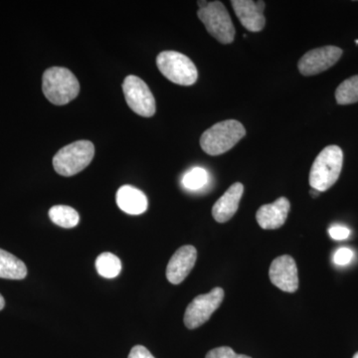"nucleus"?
<instances>
[{
  "mask_svg": "<svg viewBox=\"0 0 358 358\" xmlns=\"http://www.w3.org/2000/svg\"><path fill=\"white\" fill-rule=\"evenodd\" d=\"M343 49L324 46L307 52L299 61V71L303 76H313L333 67L343 56Z\"/></svg>",
  "mask_w": 358,
  "mask_h": 358,
  "instance_id": "9",
  "label": "nucleus"
},
{
  "mask_svg": "<svg viewBox=\"0 0 358 358\" xmlns=\"http://www.w3.org/2000/svg\"><path fill=\"white\" fill-rule=\"evenodd\" d=\"M96 268L99 275L106 279H114L121 273V260L114 254L106 252L96 258Z\"/></svg>",
  "mask_w": 358,
  "mask_h": 358,
  "instance_id": "18",
  "label": "nucleus"
},
{
  "mask_svg": "<svg viewBox=\"0 0 358 358\" xmlns=\"http://www.w3.org/2000/svg\"><path fill=\"white\" fill-rule=\"evenodd\" d=\"M4 306H6V301H4L3 296L0 294V310H3Z\"/></svg>",
  "mask_w": 358,
  "mask_h": 358,
  "instance_id": "25",
  "label": "nucleus"
},
{
  "mask_svg": "<svg viewBox=\"0 0 358 358\" xmlns=\"http://www.w3.org/2000/svg\"><path fill=\"white\" fill-rule=\"evenodd\" d=\"M95 155V147L89 141L70 143L54 155L53 167L60 176H73L81 173L91 164Z\"/></svg>",
  "mask_w": 358,
  "mask_h": 358,
  "instance_id": "5",
  "label": "nucleus"
},
{
  "mask_svg": "<svg viewBox=\"0 0 358 358\" xmlns=\"http://www.w3.org/2000/svg\"><path fill=\"white\" fill-rule=\"evenodd\" d=\"M128 358H155L148 350L143 345H136L131 348Z\"/></svg>",
  "mask_w": 358,
  "mask_h": 358,
  "instance_id": "24",
  "label": "nucleus"
},
{
  "mask_svg": "<svg viewBox=\"0 0 358 358\" xmlns=\"http://www.w3.org/2000/svg\"><path fill=\"white\" fill-rule=\"evenodd\" d=\"M197 259V251L192 245L179 248L169 260L166 268V278L169 282L178 285L185 281L192 272Z\"/></svg>",
  "mask_w": 358,
  "mask_h": 358,
  "instance_id": "11",
  "label": "nucleus"
},
{
  "mask_svg": "<svg viewBox=\"0 0 358 358\" xmlns=\"http://www.w3.org/2000/svg\"><path fill=\"white\" fill-rule=\"evenodd\" d=\"M52 222L63 228L76 227L80 222L79 213L67 205H56L49 210Z\"/></svg>",
  "mask_w": 358,
  "mask_h": 358,
  "instance_id": "17",
  "label": "nucleus"
},
{
  "mask_svg": "<svg viewBox=\"0 0 358 358\" xmlns=\"http://www.w3.org/2000/svg\"><path fill=\"white\" fill-rule=\"evenodd\" d=\"M233 9L241 24L251 32L262 31L266 20L264 16L265 2L252 0H232Z\"/></svg>",
  "mask_w": 358,
  "mask_h": 358,
  "instance_id": "12",
  "label": "nucleus"
},
{
  "mask_svg": "<svg viewBox=\"0 0 358 358\" xmlns=\"http://www.w3.org/2000/svg\"><path fill=\"white\" fill-rule=\"evenodd\" d=\"M27 275V268L20 259L9 252L0 249V278L23 280Z\"/></svg>",
  "mask_w": 358,
  "mask_h": 358,
  "instance_id": "16",
  "label": "nucleus"
},
{
  "mask_svg": "<svg viewBox=\"0 0 358 358\" xmlns=\"http://www.w3.org/2000/svg\"><path fill=\"white\" fill-rule=\"evenodd\" d=\"M208 181L209 174L206 169H202V167H194L183 176L181 182L185 189L195 192V190L203 188Z\"/></svg>",
  "mask_w": 358,
  "mask_h": 358,
  "instance_id": "20",
  "label": "nucleus"
},
{
  "mask_svg": "<svg viewBox=\"0 0 358 358\" xmlns=\"http://www.w3.org/2000/svg\"><path fill=\"white\" fill-rule=\"evenodd\" d=\"M117 204L129 215H140L147 211L148 202L145 193L131 185H124L117 190Z\"/></svg>",
  "mask_w": 358,
  "mask_h": 358,
  "instance_id": "15",
  "label": "nucleus"
},
{
  "mask_svg": "<svg viewBox=\"0 0 358 358\" xmlns=\"http://www.w3.org/2000/svg\"><path fill=\"white\" fill-rule=\"evenodd\" d=\"M353 358H358V352L355 353V357Z\"/></svg>",
  "mask_w": 358,
  "mask_h": 358,
  "instance_id": "27",
  "label": "nucleus"
},
{
  "mask_svg": "<svg viewBox=\"0 0 358 358\" xmlns=\"http://www.w3.org/2000/svg\"><path fill=\"white\" fill-rule=\"evenodd\" d=\"M343 152L338 145L324 148L313 162L310 185L320 192H327L338 181L343 169Z\"/></svg>",
  "mask_w": 358,
  "mask_h": 358,
  "instance_id": "2",
  "label": "nucleus"
},
{
  "mask_svg": "<svg viewBox=\"0 0 358 358\" xmlns=\"http://www.w3.org/2000/svg\"><path fill=\"white\" fill-rule=\"evenodd\" d=\"M157 65L166 79L180 86H192L199 79L196 66L187 56L179 52H162L157 56Z\"/></svg>",
  "mask_w": 358,
  "mask_h": 358,
  "instance_id": "6",
  "label": "nucleus"
},
{
  "mask_svg": "<svg viewBox=\"0 0 358 358\" xmlns=\"http://www.w3.org/2000/svg\"><path fill=\"white\" fill-rule=\"evenodd\" d=\"M205 358H252L248 355H237L234 350L228 346H221V348H214L207 353Z\"/></svg>",
  "mask_w": 358,
  "mask_h": 358,
  "instance_id": "21",
  "label": "nucleus"
},
{
  "mask_svg": "<svg viewBox=\"0 0 358 358\" xmlns=\"http://www.w3.org/2000/svg\"><path fill=\"white\" fill-rule=\"evenodd\" d=\"M338 105H350L358 102V75L346 79L336 91Z\"/></svg>",
  "mask_w": 358,
  "mask_h": 358,
  "instance_id": "19",
  "label": "nucleus"
},
{
  "mask_svg": "<svg viewBox=\"0 0 358 358\" xmlns=\"http://www.w3.org/2000/svg\"><path fill=\"white\" fill-rule=\"evenodd\" d=\"M291 204L286 197H280L275 202L265 204L257 211L256 219L261 228L266 230L279 229L288 218Z\"/></svg>",
  "mask_w": 358,
  "mask_h": 358,
  "instance_id": "13",
  "label": "nucleus"
},
{
  "mask_svg": "<svg viewBox=\"0 0 358 358\" xmlns=\"http://www.w3.org/2000/svg\"><path fill=\"white\" fill-rule=\"evenodd\" d=\"M224 289L215 288L208 294H199L188 305L185 313V324L195 329L205 324L222 303Z\"/></svg>",
  "mask_w": 358,
  "mask_h": 358,
  "instance_id": "8",
  "label": "nucleus"
},
{
  "mask_svg": "<svg viewBox=\"0 0 358 358\" xmlns=\"http://www.w3.org/2000/svg\"><path fill=\"white\" fill-rule=\"evenodd\" d=\"M244 192V186L242 183L236 182L228 188L213 205L212 216L219 223H225L229 221L236 213L239 208L240 200Z\"/></svg>",
  "mask_w": 358,
  "mask_h": 358,
  "instance_id": "14",
  "label": "nucleus"
},
{
  "mask_svg": "<svg viewBox=\"0 0 358 358\" xmlns=\"http://www.w3.org/2000/svg\"><path fill=\"white\" fill-rule=\"evenodd\" d=\"M355 43H357V45H358V40H357V41H355Z\"/></svg>",
  "mask_w": 358,
  "mask_h": 358,
  "instance_id": "28",
  "label": "nucleus"
},
{
  "mask_svg": "<svg viewBox=\"0 0 358 358\" xmlns=\"http://www.w3.org/2000/svg\"><path fill=\"white\" fill-rule=\"evenodd\" d=\"M329 236L333 239L341 241V240H345L350 237V230L345 226L334 225L329 228Z\"/></svg>",
  "mask_w": 358,
  "mask_h": 358,
  "instance_id": "23",
  "label": "nucleus"
},
{
  "mask_svg": "<svg viewBox=\"0 0 358 358\" xmlns=\"http://www.w3.org/2000/svg\"><path fill=\"white\" fill-rule=\"evenodd\" d=\"M320 193V192H317V190H315V189H313V188H312V190H310V194L312 195L313 197L319 196Z\"/></svg>",
  "mask_w": 358,
  "mask_h": 358,
  "instance_id": "26",
  "label": "nucleus"
},
{
  "mask_svg": "<svg viewBox=\"0 0 358 358\" xmlns=\"http://www.w3.org/2000/svg\"><path fill=\"white\" fill-rule=\"evenodd\" d=\"M42 91L49 102L64 106L79 95L80 84L76 76L63 67H51L42 77Z\"/></svg>",
  "mask_w": 358,
  "mask_h": 358,
  "instance_id": "1",
  "label": "nucleus"
},
{
  "mask_svg": "<svg viewBox=\"0 0 358 358\" xmlns=\"http://www.w3.org/2000/svg\"><path fill=\"white\" fill-rule=\"evenodd\" d=\"M197 16L206 27L207 31L220 43L230 44L234 41L235 28L226 7L220 1H199Z\"/></svg>",
  "mask_w": 358,
  "mask_h": 358,
  "instance_id": "4",
  "label": "nucleus"
},
{
  "mask_svg": "<svg viewBox=\"0 0 358 358\" xmlns=\"http://www.w3.org/2000/svg\"><path fill=\"white\" fill-rule=\"evenodd\" d=\"M245 134L246 129L241 122L227 120L206 129L200 138V145L207 155H220L234 148Z\"/></svg>",
  "mask_w": 358,
  "mask_h": 358,
  "instance_id": "3",
  "label": "nucleus"
},
{
  "mask_svg": "<svg viewBox=\"0 0 358 358\" xmlns=\"http://www.w3.org/2000/svg\"><path fill=\"white\" fill-rule=\"evenodd\" d=\"M352 250L350 248H341L334 253V262L338 266H346L352 262Z\"/></svg>",
  "mask_w": 358,
  "mask_h": 358,
  "instance_id": "22",
  "label": "nucleus"
},
{
  "mask_svg": "<svg viewBox=\"0 0 358 358\" xmlns=\"http://www.w3.org/2000/svg\"><path fill=\"white\" fill-rule=\"evenodd\" d=\"M268 277L277 288L287 293H294L299 288L298 268L291 256L275 258L271 264Z\"/></svg>",
  "mask_w": 358,
  "mask_h": 358,
  "instance_id": "10",
  "label": "nucleus"
},
{
  "mask_svg": "<svg viewBox=\"0 0 358 358\" xmlns=\"http://www.w3.org/2000/svg\"><path fill=\"white\" fill-rule=\"evenodd\" d=\"M126 102L131 110L141 117H150L155 114L157 105L152 91L141 78L129 75L122 83Z\"/></svg>",
  "mask_w": 358,
  "mask_h": 358,
  "instance_id": "7",
  "label": "nucleus"
}]
</instances>
